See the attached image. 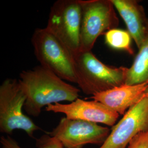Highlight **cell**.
I'll use <instances>...</instances> for the list:
<instances>
[{
	"label": "cell",
	"instance_id": "cell-15",
	"mask_svg": "<svg viewBox=\"0 0 148 148\" xmlns=\"http://www.w3.org/2000/svg\"><path fill=\"white\" fill-rule=\"evenodd\" d=\"M128 148H148V132L139 133L133 138Z\"/></svg>",
	"mask_w": 148,
	"mask_h": 148
},
{
	"label": "cell",
	"instance_id": "cell-13",
	"mask_svg": "<svg viewBox=\"0 0 148 148\" xmlns=\"http://www.w3.org/2000/svg\"><path fill=\"white\" fill-rule=\"evenodd\" d=\"M106 45L116 50L123 51L131 55L134 51L132 47V37L128 31L115 28L105 34Z\"/></svg>",
	"mask_w": 148,
	"mask_h": 148
},
{
	"label": "cell",
	"instance_id": "cell-2",
	"mask_svg": "<svg viewBox=\"0 0 148 148\" xmlns=\"http://www.w3.org/2000/svg\"><path fill=\"white\" fill-rule=\"evenodd\" d=\"M74 59L76 84L87 95H95L125 84L127 68L108 66L91 51H79L74 55Z\"/></svg>",
	"mask_w": 148,
	"mask_h": 148
},
{
	"label": "cell",
	"instance_id": "cell-5",
	"mask_svg": "<svg viewBox=\"0 0 148 148\" xmlns=\"http://www.w3.org/2000/svg\"><path fill=\"white\" fill-rule=\"evenodd\" d=\"M81 7L79 51H91L98 37L116 28L119 20L111 0H79Z\"/></svg>",
	"mask_w": 148,
	"mask_h": 148
},
{
	"label": "cell",
	"instance_id": "cell-11",
	"mask_svg": "<svg viewBox=\"0 0 148 148\" xmlns=\"http://www.w3.org/2000/svg\"><path fill=\"white\" fill-rule=\"evenodd\" d=\"M111 2L139 49L146 38L148 29V19L143 6L135 0H111Z\"/></svg>",
	"mask_w": 148,
	"mask_h": 148
},
{
	"label": "cell",
	"instance_id": "cell-12",
	"mask_svg": "<svg viewBox=\"0 0 148 148\" xmlns=\"http://www.w3.org/2000/svg\"><path fill=\"white\" fill-rule=\"evenodd\" d=\"M127 71L125 85L141 84L148 81V29L146 38Z\"/></svg>",
	"mask_w": 148,
	"mask_h": 148
},
{
	"label": "cell",
	"instance_id": "cell-9",
	"mask_svg": "<svg viewBox=\"0 0 148 148\" xmlns=\"http://www.w3.org/2000/svg\"><path fill=\"white\" fill-rule=\"evenodd\" d=\"M45 110L62 113L71 120L101 123L109 126L115 125L119 114L98 101H87L77 98L69 104L57 103L45 108Z\"/></svg>",
	"mask_w": 148,
	"mask_h": 148
},
{
	"label": "cell",
	"instance_id": "cell-14",
	"mask_svg": "<svg viewBox=\"0 0 148 148\" xmlns=\"http://www.w3.org/2000/svg\"><path fill=\"white\" fill-rule=\"evenodd\" d=\"M0 143L1 148H21L16 140L9 136H2ZM36 147L37 148H65L58 139L48 134H43L36 140Z\"/></svg>",
	"mask_w": 148,
	"mask_h": 148
},
{
	"label": "cell",
	"instance_id": "cell-1",
	"mask_svg": "<svg viewBox=\"0 0 148 148\" xmlns=\"http://www.w3.org/2000/svg\"><path fill=\"white\" fill-rule=\"evenodd\" d=\"M19 81L27 92L24 109L29 115L35 117L40 115L44 106L63 101H74L80 92L79 89L41 65L22 71Z\"/></svg>",
	"mask_w": 148,
	"mask_h": 148
},
{
	"label": "cell",
	"instance_id": "cell-4",
	"mask_svg": "<svg viewBox=\"0 0 148 148\" xmlns=\"http://www.w3.org/2000/svg\"><path fill=\"white\" fill-rule=\"evenodd\" d=\"M27 99L26 90L19 80L7 79L0 86V132L11 134L21 130L33 137L40 130L32 119L23 112Z\"/></svg>",
	"mask_w": 148,
	"mask_h": 148
},
{
	"label": "cell",
	"instance_id": "cell-3",
	"mask_svg": "<svg viewBox=\"0 0 148 148\" xmlns=\"http://www.w3.org/2000/svg\"><path fill=\"white\" fill-rule=\"evenodd\" d=\"M32 42L40 65L60 79L76 84L74 55L46 27L37 28Z\"/></svg>",
	"mask_w": 148,
	"mask_h": 148
},
{
	"label": "cell",
	"instance_id": "cell-8",
	"mask_svg": "<svg viewBox=\"0 0 148 148\" xmlns=\"http://www.w3.org/2000/svg\"><path fill=\"white\" fill-rule=\"evenodd\" d=\"M148 132V90L142 99L130 108L111 129L106 142L99 148H126L133 138Z\"/></svg>",
	"mask_w": 148,
	"mask_h": 148
},
{
	"label": "cell",
	"instance_id": "cell-7",
	"mask_svg": "<svg viewBox=\"0 0 148 148\" xmlns=\"http://www.w3.org/2000/svg\"><path fill=\"white\" fill-rule=\"evenodd\" d=\"M111 130L98 123L79 120L61 119L58 125L47 134L56 138L65 148H83L87 144L102 145Z\"/></svg>",
	"mask_w": 148,
	"mask_h": 148
},
{
	"label": "cell",
	"instance_id": "cell-10",
	"mask_svg": "<svg viewBox=\"0 0 148 148\" xmlns=\"http://www.w3.org/2000/svg\"><path fill=\"white\" fill-rule=\"evenodd\" d=\"M148 90V81L135 85H123L92 95L90 98L101 102L119 115L135 105Z\"/></svg>",
	"mask_w": 148,
	"mask_h": 148
},
{
	"label": "cell",
	"instance_id": "cell-6",
	"mask_svg": "<svg viewBox=\"0 0 148 148\" xmlns=\"http://www.w3.org/2000/svg\"><path fill=\"white\" fill-rule=\"evenodd\" d=\"M79 0H58L51 8L46 28L75 55L80 47Z\"/></svg>",
	"mask_w": 148,
	"mask_h": 148
}]
</instances>
